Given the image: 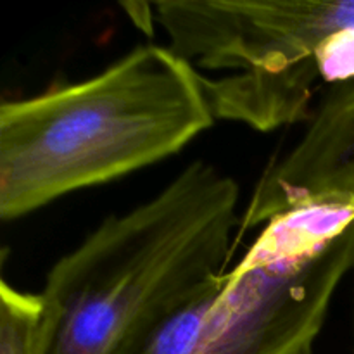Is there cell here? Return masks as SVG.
Listing matches in <instances>:
<instances>
[{
	"instance_id": "obj_1",
	"label": "cell",
	"mask_w": 354,
	"mask_h": 354,
	"mask_svg": "<svg viewBox=\"0 0 354 354\" xmlns=\"http://www.w3.org/2000/svg\"><path fill=\"white\" fill-rule=\"evenodd\" d=\"M241 190L189 162L144 203L100 221L47 273L41 354H124L213 277L237 244Z\"/></svg>"
},
{
	"instance_id": "obj_2",
	"label": "cell",
	"mask_w": 354,
	"mask_h": 354,
	"mask_svg": "<svg viewBox=\"0 0 354 354\" xmlns=\"http://www.w3.org/2000/svg\"><path fill=\"white\" fill-rule=\"evenodd\" d=\"M204 76L168 45H138L97 75L0 106V218L175 156L214 123Z\"/></svg>"
},
{
	"instance_id": "obj_3",
	"label": "cell",
	"mask_w": 354,
	"mask_h": 354,
	"mask_svg": "<svg viewBox=\"0 0 354 354\" xmlns=\"http://www.w3.org/2000/svg\"><path fill=\"white\" fill-rule=\"evenodd\" d=\"M353 268L354 223L313 254L213 277L124 354H311Z\"/></svg>"
},
{
	"instance_id": "obj_4",
	"label": "cell",
	"mask_w": 354,
	"mask_h": 354,
	"mask_svg": "<svg viewBox=\"0 0 354 354\" xmlns=\"http://www.w3.org/2000/svg\"><path fill=\"white\" fill-rule=\"evenodd\" d=\"M168 47L196 68L282 73L318 61L337 35L354 30V0L152 2Z\"/></svg>"
},
{
	"instance_id": "obj_5",
	"label": "cell",
	"mask_w": 354,
	"mask_h": 354,
	"mask_svg": "<svg viewBox=\"0 0 354 354\" xmlns=\"http://www.w3.org/2000/svg\"><path fill=\"white\" fill-rule=\"evenodd\" d=\"M313 204L354 206V78L332 83L301 137L263 169L241 214L237 244L251 228Z\"/></svg>"
},
{
	"instance_id": "obj_6",
	"label": "cell",
	"mask_w": 354,
	"mask_h": 354,
	"mask_svg": "<svg viewBox=\"0 0 354 354\" xmlns=\"http://www.w3.org/2000/svg\"><path fill=\"white\" fill-rule=\"evenodd\" d=\"M320 62L282 73H234L220 80L204 78L216 120L237 121L268 131L303 120L310 107Z\"/></svg>"
},
{
	"instance_id": "obj_7",
	"label": "cell",
	"mask_w": 354,
	"mask_h": 354,
	"mask_svg": "<svg viewBox=\"0 0 354 354\" xmlns=\"http://www.w3.org/2000/svg\"><path fill=\"white\" fill-rule=\"evenodd\" d=\"M44 301L40 292H24L0 282V354H41Z\"/></svg>"
}]
</instances>
